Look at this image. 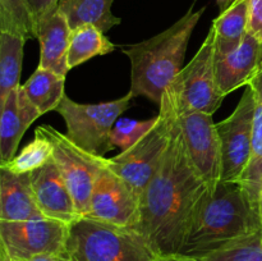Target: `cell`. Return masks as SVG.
Returning <instances> with one entry per match:
<instances>
[{
    "label": "cell",
    "instance_id": "cell-23",
    "mask_svg": "<svg viewBox=\"0 0 262 261\" xmlns=\"http://www.w3.org/2000/svg\"><path fill=\"white\" fill-rule=\"evenodd\" d=\"M25 42L20 36L0 31V102L20 86Z\"/></svg>",
    "mask_w": 262,
    "mask_h": 261
},
{
    "label": "cell",
    "instance_id": "cell-18",
    "mask_svg": "<svg viewBox=\"0 0 262 261\" xmlns=\"http://www.w3.org/2000/svg\"><path fill=\"white\" fill-rule=\"evenodd\" d=\"M250 0H234L212 20L215 30V56H223L237 50L248 31Z\"/></svg>",
    "mask_w": 262,
    "mask_h": 261
},
{
    "label": "cell",
    "instance_id": "cell-34",
    "mask_svg": "<svg viewBox=\"0 0 262 261\" xmlns=\"http://www.w3.org/2000/svg\"><path fill=\"white\" fill-rule=\"evenodd\" d=\"M60 261H72V260H69V258L66 257V256H60Z\"/></svg>",
    "mask_w": 262,
    "mask_h": 261
},
{
    "label": "cell",
    "instance_id": "cell-16",
    "mask_svg": "<svg viewBox=\"0 0 262 261\" xmlns=\"http://www.w3.org/2000/svg\"><path fill=\"white\" fill-rule=\"evenodd\" d=\"M71 32L68 19L59 8L40 20L36 31V38L40 42L38 66L60 76H67L69 71L68 49Z\"/></svg>",
    "mask_w": 262,
    "mask_h": 261
},
{
    "label": "cell",
    "instance_id": "cell-28",
    "mask_svg": "<svg viewBox=\"0 0 262 261\" xmlns=\"http://www.w3.org/2000/svg\"><path fill=\"white\" fill-rule=\"evenodd\" d=\"M27 3L31 10V15H32L36 33L40 20L42 19L45 15H48L49 13L58 9L59 0H27Z\"/></svg>",
    "mask_w": 262,
    "mask_h": 261
},
{
    "label": "cell",
    "instance_id": "cell-29",
    "mask_svg": "<svg viewBox=\"0 0 262 261\" xmlns=\"http://www.w3.org/2000/svg\"><path fill=\"white\" fill-rule=\"evenodd\" d=\"M247 32L262 40V0H250Z\"/></svg>",
    "mask_w": 262,
    "mask_h": 261
},
{
    "label": "cell",
    "instance_id": "cell-33",
    "mask_svg": "<svg viewBox=\"0 0 262 261\" xmlns=\"http://www.w3.org/2000/svg\"><path fill=\"white\" fill-rule=\"evenodd\" d=\"M258 211H260V217H261V223H262V191L260 194V201H258Z\"/></svg>",
    "mask_w": 262,
    "mask_h": 261
},
{
    "label": "cell",
    "instance_id": "cell-14",
    "mask_svg": "<svg viewBox=\"0 0 262 261\" xmlns=\"http://www.w3.org/2000/svg\"><path fill=\"white\" fill-rule=\"evenodd\" d=\"M0 166H3L13 160L20 138L41 113L27 99L22 84L0 102Z\"/></svg>",
    "mask_w": 262,
    "mask_h": 261
},
{
    "label": "cell",
    "instance_id": "cell-1",
    "mask_svg": "<svg viewBox=\"0 0 262 261\" xmlns=\"http://www.w3.org/2000/svg\"><path fill=\"white\" fill-rule=\"evenodd\" d=\"M207 188L188 158L178 115L165 154L141 196L140 220L133 230L158 256L179 253Z\"/></svg>",
    "mask_w": 262,
    "mask_h": 261
},
{
    "label": "cell",
    "instance_id": "cell-11",
    "mask_svg": "<svg viewBox=\"0 0 262 261\" xmlns=\"http://www.w3.org/2000/svg\"><path fill=\"white\" fill-rule=\"evenodd\" d=\"M84 217L133 229L140 220V197L105 165L95 181L89 212Z\"/></svg>",
    "mask_w": 262,
    "mask_h": 261
},
{
    "label": "cell",
    "instance_id": "cell-26",
    "mask_svg": "<svg viewBox=\"0 0 262 261\" xmlns=\"http://www.w3.org/2000/svg\"><path fill=\"white\" fill-rule=\"evenodd\" d=\"M200 261H262V229Z\"/></svg>",
    "mask_w": 262,
    "mask_h": 261
},
{
    "label": "cell",
    "instance_id": "cell-21",
    "mask_svg": "<svg viewBox=\"0 0 262 261\" xmlns=\"http://www.w3.org/2000/svg\"><path fill=\"white\" fill-rule=\"evenodd\" d=\"M64 84L66 77L38 66L32 76L22 84V90L42 115L51 110L55 112L66 96Z\"/></svg>",
    "mask_w": 262,
    "mask_h": 261
},
{
    "label": "cell",
    "instance_id": "cell-20",
    "mask_svg": "<svg viewBox=\"0 0 262 261\" xmlns=\"http://www.w3.org/2000/svg\"><path fill=\"white\" fill-rule=\"evenodd\" d=\"M114 0H59V10L68 19L72 30L83 25H94L106 32L120 25L122 19L113 14Z\"/></svg>",
    "mask_w": 262,
    "mask_h": 261
},
{
    "label": "cell",
    "instance_id": "cell-19",
    "mask_svg": "<svg viewBox=\"0 0 262 261\" xmlns=\"http://www.w3.org/2000/svg\"><path fill=\"white\" fill-rule=\"evenodd\" d=\"M247 86H250L255 94L252 153H251L250 164L239 183L243 184L252 201L258 205L262 191V64Z\"/></svg>",
    "mask_w": 262,
    "mask_h": 261
},
{
    "label": "cell",
    "instance_id": "cell-31",
    "mask_svg": "<svg viewBox=\"0 0 262 261\" xmlns=\"http://www.w3.org/2000/svg\"><path fill=\"white\" fill-rule=\"evenodd\" d=\"M23 261H60V256L42 255V256H37V257L28 258V260H23Z\"/></svg>",
    "mask_w": 262,
    "mask_h": 261
},
{
    "label": "cell",
    "instance_id": "cell-32",
    "mask_svg": "<svg viewBox=\"0 0 262 261\" xmlns=\"http://www.w3.org/2000/svg\"><path fill=\"white\" fill-rule=\"evenodd\" d=\"M216 2H217V5H219V8H220V12H223V10L227 9V8L229 7V5L232 4L234 0H216Z\"/></svg>",
    "mask_w": 262,
    "mask_h": 261
},
{
    "label": "cell",
    "instance_id": "cell-13",
    "mask_svg": "<svg viewBox=\"0 0 262 261\" xmlns=\"http://www.w3.org/2000/svg\"><path fill=\"white\" fill-rule=\"evenodd\" d=\"M30 182L36 204L48 219L72 224L81 217L73 196L53 159L31 171Z\"/></svg>",
    "mask_w": 262,
    "mask_h": 261
},
{
    "label": "cell",
    "instance_id": "cell-7",
    "mask_svg": "<svg viewBox=\"0 0 262 261\" xmlns=\"http://www.w3.org/2000/svg\"><path fill=\"white\" fill-rule=\"evenodd\" d=\"M169 87L173 91L179 115L187 113L215 114L225 95L220 91L215 71V30L211 26L201 48L179 72Z\"/></svg>",
    "mask_w": 262,
    "mask_h": 261
},
{
    "label": "cell",
    "instance_id": "cell-6",
    "mask_svg": "<svg viewBox=\"0 0 262 261\" xmlns=\"http://www.w3.org/2000/svg\"><path fill=\"white\" fill-rule=\"evenodd\" d=\"M132 92L118 100L100 104H78L64 96L55 112L63 117L67 137L87 153L105 158L114 150L112 129L120 115L130 106Z\"/></svg>",
    "mask_w": 262,
    "mask_h": 261
},
{
    "label": "cell",
    "instance_id": "cell-8",
    "mask_svg": "<svg viewBox=\"0 0 262 261\" xmlns=\"http://www.w3.org/2000/svg\"><path fill=\"white\" fill-rule=\"evenodd\" d=\"M36 130L45 136L53 145V160L73 196L78 215L84 217L89 212L95 181L101 169L105 168L106 158L87 153L51 125L42 124Z\"/></svg>",
    "mask_w": 262,
    "mask_h": 261
},
{
    "label": "cell",
    "instance_id": "cell-25",
    "mask_svg": "<svg viewBox=\"0 0 262 261\" xmlns=\"http://www.w3.org/2000/svg\"><path fill=\"white\" fill-rule=\"evenodd\" d=\"M51 159H53V145L45 136L41 135L38 130H35V138L32 142L25 146L20 153L13 158L12 161L0 168L8 169L14 174H27L45 165Z\"/></svg>",
    "mask_w": 262,
    "mask_h": 261
},
{
    "label": "cell",
    "instance_id": "cell-27",
    "mask_svg": "<svg viewBox=\"0 0 262 261\" xmlns=\"http://www.w3.org/2000/svg\"><path fill=\"white\" fill-rule=\"evenodd\" d=\"M156 120L158 117L148 120H136L129 118L118 119L112 129V142L114 146L122 148V151L128 150L155 125Z\"/></svg>",
    "mask_w": 262,
    "mask_h": 261
},
{
    "label": "cell",
    "instance_id": "cell-35",
    "mask_svg": "<svg viewBox=\"0 0 262 261\" xmlns=\"http://www.w3.org/2000/svg\"><path fill=\"white\" fill-rule=\"evenodd\" d=\"M0 261H9V260H8V258H5L4 256H2V255H0Z\"/></svg>",
    "mask_w": 262,
    "mask_h": 261
},
{
    "label": "cell",
    "instance_id": "cell-10",
    "mask_svg": "<svg viewBox=\"0 0 262 261\" xmlns=\"http://www.w3.org/2000/svg\"><path fill=\"white\" fill-rule=\"evenodd\" d=\"M255 94L250 86L243 92L234 112L222 122L216 129L222 142V181L241 182L252 153Z\"/></svg>",
    "mask_w": 262,
    "mask_h": 261
},
{
    "label": "cell",
    "instance_id": "cell-12",
    "mask_svg": "<svg viewBox=\"0 0 262 261\" xmlns=\"http://www.w3.org/2000/svg\"><path fill=\"white\" fill-rule=\"evenodd\" d=\"M179 115V114H178ZM187 154L199 176L209 187L222 181V142L212 115L187 113L179 115Z\"/></svg>",
    "mask_w": 262,
    "mask_h": 261
},
{
    "label": "cell",
    "instance_id": "cell-22",
    "mask_svg": "<svg viewBox=\"0 0 262 261\" xmlns=\"http://www.w3.org/2000/svg\"><path fill=\"white\" fill-rule=\"evenodd\" d=\"M114 50V44L96 26H79L71 32L68 49L69 71L95 56L106 55Z\"/></svg>",
    "mask_w": 262,
    "mask_h": 261
},
{
    "label": "cell",
    "instance_id": "cell-3",
    "mask_svg": "<svg viewBox=\"0 0 262 261\" xmlns=\"http://www.w3.org/2000/svg\"><path fill=\"white\" fill-rule=\"evenodd\" d=\"M189 9L173 26L159 35L123 49L130 60V92L160 105L161 97L182 71L187 46L194 27L204 14Z\"/></svg>",
    "mask_w": 262,
    "mask_h": 261
},
{
    "label": "cell",
    "instance_id": "cell-15",
    "mask_svg": "<svg viewBox=\"0 0 262 261\" xmlns=\"http://www.w3.org/2000/svg\"><path fill=\"white\" fill-rule=\"evenodd\" d=\"M262 64V40L247 32L237 50L223 56H215V71L223 94H232L247 86Z\"/></svg>",
    "mask_w": 262,
    "mask_h": 261
},
{
    "label": "cell",
    "instance_id": "cell-4",
    "mask_svg": "<svg viewBox=\"0 0 262 261\" xmlns=\"http://www.w3.org/2000/svg\"><path fill=\"white\" fill-rule=\"evenodd\" d=\"M61 256L72 261H155L158 253L136 230L79 217L69 225Z\"/></svg>",
    "mask_w": 262,
    "mask_h": 261
},
{
    "label": "cell",
    "instance_id": "cell-30",
    "mask_svg": "<svg viewBox=\"0 0 262 261\" xmlns=\"http://www.w3.org/2000/svg\"><path fill=\"white\" fill-rule=\"evenodd\" d=\"M155 261H200L194 257H189V256L182 255V253H174V255H165V256H158Z\"/></svg>",
    "mask_w": 262,
    "mask_h": 261
},
{
    "label": "cell",
    "instance_id": "cell-9",
    "mask_svg": "<svg viewBox=\"0 0 262 261\" xmlns=\"http://www.w3.org/2000/svg\"><path fill=\"white\" fill-rule=\"evenodd\" d=\"M69 225L48 217L23 222L0 220V255L9 261L64 255Z\"/></svg>",
    "mask_w": 262,
    "mask_h": 261
},
{
    "label": "cell",
    "instance_id": "cell-17",
    "mask_svg": "<svg viewBox=\"0 0 262 261\" xmlns=\"http://www.w3.org/2000/svg\"><path fill=\"white\" fill-rule=\"evenodd\" d=\"M46 219L38 209L31 188L30 173L14 174L0 168V220L23 222V220Z\"/></svg>",
    "mask_w": 262,
    "mask_h": 261
},
{
    "label": "cell",
    "instance_id": "cell-24",
    "mask_svg": "<svg viewBox=\"0 0 262 261\" xmlns=\"http://www.w3.org/2000/svg\"><path fill=\"white\" fill-rule=\"evenodd\" d=\"M0 31L20 36L26 41L36 38L27 0H0Z\"/></svg>",
    "mask_w": 262,
    "mask_h": 261
},
{
    "label": "cell",
    "instance_id": "cell-5",
    "mask_svg": "<svg viewBox=\"0 0 262 261\" xmlns=\"http://www.w3.org/2000/svg\"><path fill=\"white\" fill-rule=\"evenodd\" d=\"M155 125L128 150L106 159V168L119 176L140 197L147 188L166 147L170 142L174 123L178 118L177 102L170 87L164 92Z\"/></svg>",
    "mask_w": 262,
    "mask_h": 261
},
{
    "label": "cell",
    "instance_id": "cell-2",
    "mask_svg": "<svg viewBox=\"0 0 262 261\" xmlns=\"http://www.w3.org/2000/svg\"><path fill=\"white\" fill-rule=\"evenodd\" d=\"M261 229L258 205L243 184L220 181L200 200L179 253L201 260Z\"/></svg>",
    "mask_w": 262,
    "mask_h": 261
}]
</instances>
